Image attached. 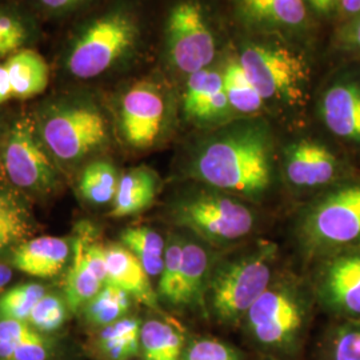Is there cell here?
Returning a JSON list of instances; mask_svg holds the SVG:
<instances>
[{"label": "cell", "mask_w": 360, "mask_h": 360, "mask_svg": "<svg viewBox=\"0 0 360 360\" xmlns=\"http://www.w3.org/2000/svg\"><path fill=\"white\" fill-rule=\"evenodd\" d=\"M274 174V143L260 122L227 126L208 138L191 162L193 179L248 202L270 193Z\"/></svg>", "instance_id": "cell-1"}, {"label": "cell", "mask_w": 360, "mask_h": 360, "mask_svg": "<svg viewBox=\"0 0 360 360\" xmlns=\"http://www.w3.org/2000/svg\"><path fill=\"white\" fill-rule=\"evenodd\" d=\"M276 245L257 242L212 264L205 303L223 324L245 319V314L274 281Z\"/></svg>", "instance_id": "cell-2"}, {"label": "cell", "mask_w": 360, "mask_h": 360, "mask_svg": "<svg viewBox=\"0 0 360 360\" xmlns=\"http://www.w3.org/2000/svg\"><path fill=\"white\" fill-rule=\"evenodd\" d=\"M139 31L138 20L127 10L114 8L96 15L67 39L60 67L75 80L102 77L134 50Z\"/></svg>", "instance_id": "cell-3"}, {"label": "cell", "mask_w": 360, "mask_h": 360, "mask_svg": "<svg viewBox=\"0 0 360 360\" xmlns=\"http://www.w3.org/2000/svg\"><path fill=\"white\" fill-rule=\"evenodd\" d=\"M172 218L181 229L211 245L238 243L255 227V212L247 200L207 186L179 198Z\"/></svg>", "instance_id": "cell-4"}, {"label": "cell", "mask_w": 360, "mask_h": 360, "mask_svg": "<svg viewBox=\"0 0 360 360\" xmlns=\"http://www.w3.org/2000/svg\"><path fill=\"white\" fill-rule=\"evenodd\" d=\"M297 235L311 254L322 257L360 247V181L338 184L312 202Z\"/></svg>", "instance_id": "cell-5"}, {"label": "cell", "mask_w": 360, "mask_h": 360, "mask_svg": "<svg viewBox=\"0 0 360 360\" xmlns=\"http://www.w3.org/2000/svg\"><path fill=\"white\" fill-rule=\"evenodd\" d=\"M37 122L41 141L59 162H79L104 146L108 138L102 111L77 96L50 104Z\"/></svg>", "instance_id": "cell-6"}, {"label": "cell", "mask_w": 360, "mask_h": 360, "mask_svg": "<svg viewBox=\"0 0 360 360\" xmlns=\"http://www.w3.org/2000/svg\"><path fill=\"white\" fill-rule=\"evenodd\" d=\"M307 297L290 281H272L257 297L245 319L248 331L262 346L284 348L295 343L307 321Z\"/></svg>", "instance_id": "cell-7"}, {"label": "cell", "mask_w": 360, "mask_h": 360, "mask_svg": "<svg viewBox=\"0 0 360 360\" xmlns=\"http://www.w3.org/2000/svg\"><path fill=\"white\" fill-rule=\"evenodd\" d=\"M0 167L13 186L43 191L56 180L52 155L41 141L35 116H19L0 146Z\"/></svg>", "instance_id": "cell-8"}, {"label": "cell", "mask_w": 360, "mask_h": 360, "mask_svg": "<svg viewBox=\"0 0 360 360\" xmlns=\"http://www.w3.org/2000/svg\"><path fill=\"white\" fill-rule=\"evenodd\" d=\"M239 62L264 101H295L309 77L303 58L282 47L247 46Z\"/></svg>", "instance_id": "cell-9"}, {"label": "cell", "mask_w": 360, "mask_h": 360, "mask_svg": "<svg viewBox=\"0 0 360 360\" xmlns=\"http://www.w3.org/2000/svg\"><path fill=\"white\" fill-rule=\"evenodd\" d=\"M167 52L171 63L181 72L206 70L215 58V39L202 8L195 1H181L167 20Z\"/></svg>", "instance_id": "cell-10"}, {"label": "cell", "mask_w": 360, "mask_h": 360, "mask_svg": "<svg viewBox=\"0 0 360 360\" xmlns=\"http://www.w3.org/2000/svg\"><path fill=\"white\" fill-rule=\"evenodd\" d=\"M314 288L327 311L346 319L360 318V247L324 257Z\"/></svg>", "instance_id": "cell-11"}, {"label": "cell", "mask_w": 360, "mask_h": 360, "mask_svg": "<svg viewBox=\"0 0 360 360\" xmlns=\"http://www.w3.org/2000/svg\"><path fill=\"white\" fill-rule=\"evenodd\" d=\"M165 120V96L154 83L138 82L122 96L119 124L122 136L129 147L151 148L162 135Z\"/></svg>", "instance_id": "cell-12"}, {"label": "cell", "mask_w": 360, "mask_h": 360, "mask_svg": "<svg viewBox=\"0 0 360 360\" xmlns=\"http://www.w3.org/2000/svg\"><path fill=\"white\" fill-rule=\"evenodd\" d=\"M340 165L334 153L321 143L300 141L284 156V174L297 188H319L338 179Z\"/></svg>", "instance_id": "cell-13"}, {"label": "cell", "mask_w": 360, "mask_h": 360, "mask_svg": "<svg viewBox=\"0 0 360 360\" xmlns=\"http://www.w3.org/2000/svg\"><path fill=\"white\" fill-rule=\"evenodd\" d=\"M321 116L336 138L360 146V83L342 82L331 86L323 95Z\"/></svg>", "instance_id": "cell-14"}, {"label": "cell", "mask_w": 360, "mask_h": 360, "mask_svg": "<svg viewBox=\"0 0 360 360\" xmlns=\"http://www.w3.org/2000/svg\"><path fill=\"white\" fill-rule=\"evenodd\" d=\"M184 112L199 123H214L230 114L231 105L224 90L223 75L202 70L191 74L183 98Z\"/></svg>", "instance_id": "cell-15"}, {"label": "cell", "mask_w": 360, "mask_h": 360, "mask_svg": "<svg viewBox=\"0 0 360 360\" xmlns=\"http://www.w3.org/2000/svg\"><path fill=\"white\" fill-rule=\"evenodd\" d=\"M107 282L150 309H158V296L139 259L123 245L105 247Z\"/></svg>", "instance_id": "cell-16"}, {"label": "cell", "mask_w": 360, "mask_h": 360, "mask_svg": "<svg viewBox=\"0 0 360 360\" xmlns=\"http://www.w3.org/2000/svg\"><path fill=\"white\" fill-rule=\"evenodd\" d=\"M68 255L70 245L67 240L56 236H40L18 245L13 263L15 269L27 275L52 278L63 270Z\"/></svg>", "instance_id": "cell-17"}, {"label": "cell", "mask_w": 360, "mask_h": 360, "mask_svg": "<svg viewBox=\"0 0 360 360\" xmlns=\"http://www.w3.org/2000/svg\"><path fill=\"white\" fill-rule=\"evenodd\" d=\"M196 236L183 239L179 307H193L205 303L207 283L214 264L210 250Z\"/></svg>", "instance_id": "cell-18"}, {"label": "cell", "mask_w": 360, "mask_h": 360, "mask_svg": "<svg viewBox=\"0 0 360 360\" xmlns=\"http://www.w3.org/2000/svg\"><path fill=\"white\" fill-rule=\"evenodd\" d=\"M4 65L11 80L13 99L26 101L35 98L50 84V65L32 49H23L10 55Z\"/></svg>", "instance_id": "cell-19"}, {"label": "cell", "mask_w": 360, "mask_h": 360, "mask_svg": "<svg viewBox=\"0 0 360 360\" xmlns=\"http://www.w3.org/2000/svg\"><path fill=\"white\" fill-rule=\"evenodd\" d=\"M158 193V179L148 168H132L119 180L111 217L127 218L136 215L154 203Z\"/></svg>", "instance_id": "cell-20"}, {"label": "cell", "mask_w": 360, "mask_h": 360, "mask_svg": "<svg viewBox=\"0 0 360 360\" xmlns=\"http://www.w3.org/2000/svg\"><path fill=\"white\" fill-rule=\"evenodd\" d=\"M245 19L257 25L297 27L306 20L304 0H240Z\"/></svg>", "instance_id": "cell-21"}, {"label": "cell", "mask_w": 360, "mask_h": 360, "mask_svg": "<svg viewBox=\"0 0 360 360\" xmlns=\"http://www.w3.org/2000/svg\"><path fill=\"white\" fill-rule=\"evenodd\" d=\"M184 336L175 323L151 319L141 330V351L144 360H181Z\"/></svg>", "instance_id": "cell-22"}, {"label": "cell", "mask_w": 360, "mask_h": 360, "mask_svg": "<svg viewBox=\"0 0 360 360\" xmlns=\"http://www.w3.org/2000/svg\"><path fill=\"white\" fill-rule=\"evenodd\" d=\"M104 284L94 275L84 257L83 242L79 238L74 243V257L65 278V300L71 311L77 312L98 295Z\"/></svg>", "instance_id": "cell-23"}, {"label": "cell", "mask_w": 360, "mask_h": 360, "mask_svg": "<svg viewBox=\"0 0 360 360\" xmlns=\"http://www.w3.org/2000/svg\"><path fill=\"white\" fill-rule=\"evenodd\" d=\"M32 232L31 215L19 196L0 190V251L27 242Z\"/></svg>", "instance_id": "cell-24"}, {"label": "cell", "mask_w": 360, "mask_h": 360, "mask_svg": "<svg viewBox=\"0 0 360 360\" xmlns=\"http://www.w3.org/2000/svg\"><path fill=\"white\" fill-rule=\"evenodd\" d=\"M120 240L139 259L150 276H160L167 243L159 232L148 227H131L122 232Z\"/></svg>", "instance_id": "cell-25"}, {"label": "cell", "mask_w": 360, "mask_h": 360, "mask_svg": "<svg viewBox=\"0 0 360 360\" xmlns=\"http://www.w3.org/2000/svg\"><path fill=\"white\" fill-rule=\"evenodd\" d=\"M142 324L135 318H122L105 326L101 334V347L110 360H129L141 349Z\"/></svg>", "instance_id": "cell-26"}, {"label": "cell", "mask_w": 360, "mask_h": 360, "mask_svg": "<svg viewBox=\"0 0 360 360\" xmlns=\"http://www.w3.org/2000/svg\"><path fill=\"white\" fill-rule=\"evenodd\" d=\"M119 180L120 176L112 163L105 160L92 162L80 175L79 191L94 205L111 203L115 199Z\"/></svg>", "instance_id": "cell-27"}, {"label": "cell", "mask_w": 360, "mask_h": 360, "mask_svg": "<svg viewBox=\"0 0 360 360\" xmlns=\"http://www.w3.org/2000/svg\"><path fill=\"white\" fill-rule=\"evenodd\" d=\"M221 75L224 90L233 111L245 115H252L263 108L264 99L250 82L239 60L227 65Z\"/></svg>", "instance_id": "cell-28"}, {"label": "cell", "mask_w": 360, "mask_h": 360, "mask_svg": "<svg viewBox=\"0 0 360 360\" xmlns=\"http://www.w3.org/2000/svg\"><path fill=\"white\" fill-rule=\"evenodd\" d=\"M35 32V26L26 13L13 7H0V58L31 49Z\"/></svg>", "instance_id": "cell-29"}, {"label": "cell", "mask_w": 360, "mask_h": 360, "mask_svg": "<svg viewBox=\"0 0 360 360\" xmlns=\"http://www.w3.org/2000/svg\"><path fill=\"white\" fill-rule=\"evenodd\" d=\"M131 296L112 284H104L87 307L90 321L99 326H108L122 319L131 306Z\"/></svg>", "instance_id": "cell-30"}, {"label": "cell", "mask_w": 360, "mask_h": 360, "mask_svg": "<svg viewBox=\"0 0 360 360\" xmlns=\"http://www.w3.org/2000/svg\"><path fill=\"white\" fill-rule=\"evenodd\" d=\"M46 295L43 285L35 283L19 284L0 296V318L27 322L31 311Z\"/></svg>", "instance_id": "cell-31"}, {"label": "cell", "mask_w": 360, "mask_h": 360, "mask_svg": "<svg viewBox=\"0 0 360 360\" xmlns=\"http://www.w3.org/2000/svg\"><path fill=\"white\" fill-rule=\"evenodd\" d=\"M181 257L183 238H172L166 247L165 264L159 276V295L169 304L179 307L181 290Z\"/></svg>", "instance_id": "cell-32"}, {"label": "cell", "mask_w": 360, "mask_h": 360, "mask_svg": "<svg viewBox=\"0 0 360 360\" xmlns=\"http://www.w3.org/2000/svg\"><path fill=\"white\" fill-rule=\"evenodd\" d=\"M328 360H360V318L339 324L328 342Z\"/></svg>", "instance_id": "cell-33"}, {"label": "cell", "mask_w": 360, "mask_h": 360, "mask_svg": "<svg viewBox=\"0 0 360 360\" xmlns=\"http://www.w3.org/2000/svg\"><path fill=\"white\" fill-rule=\"evenodd\" d=\"M65 321V309L63 302L55 295H44L34 309L27 322L39 331L52 333L58 330Z\"/></svg>", "instance_id": "cell-34"}, {"label": "cell", "mask_w": 360, "mask_h": 360, "mask_svg": "<svg viewBox=\"0 0 360 360\" xmlns=\"http://www.w3.org/2000/svg\"><path fill=\"white\" fill-rule=\"evenodd\" d=\"M181 360H240V355L229 345L217 339H199L183 352Z\"/></svg>", "instance_id": "cell-35"}, {"label": "cell", "mask_w": 360, "mask_h": 360, "mask_svg": "<svg viewBox=\"0 0 360 360\" xmlns=\"http://www.w3.org/2000/svg\"><path fill=\"white\" fill-rule=\"evenodd\" d=\"M47 346L38 333H32L26 339L20 340L13 349L10 360H46Z\"/></svg>", "instance_id": "cell-36"}, {"label": "cell", "mask_w": 360, "mask_h": 360, "mask_svg": "<svg viewBox=\"0 0 360 360\" xmlns=\"http://www.w3.org/2000/svg\"><path fill=\"white\" fill-rule=\"evenodd\" d=\"M34 333L30 324L16 319H1L0 321V343L16 345L20 340Z\"/></svg>", "instance_id": "cell-37"}, {"label": "cell", "mask_w": 360, "mask_h": 360, "mask_svg": "<svg viewBox=\"0 0 360 360\" xmlns=\"http://www.w3.org/2000/svg\"><path fill=\"white\" fill-rule=\"evenodd\" d=\"M90 0H34L43 13L51 16H65L75 13Z\"/></svg>", "instance_id": "cell-38"}, {"label": "cell", "mask_w": 360, "mask_h": 360, "mask_svg": "<svg viewBox=\"0 0 360 360\" xmlns=\"http://www.w3.org/2000/svg\"><path fill=\"white\" fill-rule=\"evenodd\" d=\"M338 41L343 49L360 51V13L339 31Z\"/></svg>", "instance_id": "cell-39"}, {"label": "cell", "mask_w": 360, "mask_h": 360, "mask_svg": "<svg viewBox=\"0 0 360 360\" xmlns=\"http://www.w3.org/2000/svg\"><path fill=\"white\" fill-rule=\"evenodd\" d=\"M13 98V86L7 67L4 63H0V105L11 101Z\"/></svg>", "instance_id": "cell-40"}, {"label": "cell", "mask_w": 360, "mask_h": 360, "mask_svg": "<svg viewBox=\"0 0 360 360\" xmlns=\"http://www.w3.org/2000/svg\"><path fill=\"white\" fill-rule=\"evenodd\" d=\"M342 11L348 16H356L360 13V0H339Z\"/></svg>", "instance_id": "cell-41"}, {"label": "cell", "mask_w": 360, "mask_h": 360, "mask_svg": "<svg viewBox=\"0 0 360 360\" xmlns=\"http://www.w3.org/2000/svg\"><path fill=\"white\" fill-rule=\"evenodd\" d=\"M11 278H13V270L7 264L0 263V290L10 283Z\"/></svg>", "instance_id": "cell-42"}, {"label": "cell", "mask_w": 360, "mask_h": 360, "mask_svg": "<svg viewBox=\"0 0 360 360\" xmlns=\"http://www.w3.org/2000/svg\"><path fill=\"white\" fill-rule=\"evenodd\" d=\"M309 4L318 11V13H330V8H328V6H327V3H326V0H309Z\"/></svg>", "instance_id": "cell-43"}, {"label": "cell", "mask_w": 360, "mask_h": 360, "mask_svg": "<svg viewBox=\"0 0 360 360\" xmlns=\"http://www.w3.org/2000/svg\"><path fill=\"white\" fill-rule=\"evenodd\" d=\"M326 3H327V6H328V8H330V11L334 8L335 6L339 3V0H326Z\"/></svg>", "instance_id": "cell-44"}]
</instances>
